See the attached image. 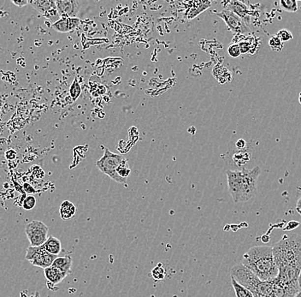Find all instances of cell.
Returning <instances> with one entry per match:
<instances>
[{
	"mask_svg": "<svg viewBox=\"0 0 301 297\" xmlns=\"http://www.w3.org/2000/svg\"><path fill=\"white\" fill-rule=\"evenodd\" d=\"M273 256L278 267L279 284L300 290L299 277L301 271V235L288 234L273 245Z\"/></svg>",
	"mask_w": 301,
	"mask_h": 297,
	"instance_id": "6da1fadb",
	"label": "cell"
},
{
	"mask_svg": "<svg viewBox=\"0 0 301 297\" xmlns=\"http://www.w3.org/2000/svg\"><path fill=\"white\" fill-rule=\"evenodd\" d=\"M230 273L241 285L252 292L254 297H295L300 290L286 287L277 281L260 280L241 263L234 265Z\"/></svg>",
	"mask_w": 301,
	"mask_h": 297,
	"instance_id": "7a4b0ae2",
	"label": "cell"
},
{
	"mask_svg": "<svg viewBox=\"0 0 301 297\" xmlns=\"http://www.w3.org/2000/svg\"><path fill=\"white\" fill-rule=\"evenodd\" d=\"M228 188L236 203L246 202L257 195V183L261 174L259 166L251 170H227Z\"/></svg>",
	"mask_w": 301,
	"mask_h": 297,
	"instance_id": "3957f363",
	"label": "cell"
},
{
	"mask_svg": "<svg viewBox=\"0 0 301 297\" xmlns=\"http://www.w3.org/2000/svg\"><path fill=\"white\" fill-rule=\"evenodd\" d=\"M241 264L262 281H273L278 276L272 247L255 246L243 255Z\"/></svg>",
	"mask_w": 301,
	"mask_h": 297,
	"instance_id": "277c9868",
	"label": "cell"
},
{
	"mask_svg": "<svg viewBox=\"0 0 301 297\" xmlns=\"http://www.w3.org/2000/svg\"><path fill=\"white\" fill-rule=\"evenodd\" d=\"M126 160L123 156L120 154H114L108 148H105V153L103 157L96 162V166L101 170L103 173L110 176L112 180L117 183L125 184L127 180L121 178L117 173L118 167Z\"/></svg>",
	"mask_w": 301,
	"mask_h": 297,
	"instance_id": "5b68a950",
	"label": "cell"
},
{
	"mask_svg": "<svg viewBox=\"0 0 301 297\" xmlns=\"http://www.w3.org/2000/svg\"><path fill=\"white\" fill-rule=\"evenodd\" d=\"M48 226L39 220H33L25 227V233L31 247L42 246L48 238Z\"/></svg>",
	"mask_w": 301,
	"mask_h": 297,
	"instance_id": "8992f818",
	"label": "cell"
},
{
	"mask_svg": "<svg viewBox=\"0 0 301 297\" xmlns=\"http://www.w3.org/2000/svg\"><path fill=\"white\" fill-rule=\"evenodd\" d=\"M58 258L57 255H51L45 251L42 246L40 247H31L27 249L26 259L28 262L34 266L38 267L47 268L52 266L54 261Z\"/></svg>",
	"mask_w": 301,
	"mask_h": 297,
	"instance_id": "52a82bcc",
	"label": "cell"
},
{
	"mask_svg": "<svg viewBox=\"0 0 301 297\" xmlns=\"http://www.w3.org/2000/svg\"><path fill=\"white\" fill-rule=\"evenodd\" d=\"M216 15L224 21L229 30H231L233 33H235L236 35L251 33L248 25L241 17L233 13L232 11L223 10L221 12H216Z\"/></svg>",
	"mask_w": 301,
	"mask_h": 297,
	"instance_id": "ba28073f",
	"label": "cell"
},
{
	"mask_svg": "<svg viewBox=\"0 0 301 297\" xmlns=\"http://www.w3.org/2000/svg\"><path fill=\"white\" fill-rule=\"evenodd\" d=\"M35 10L41 14L43 17L49 20L52 23H56L60 19L59 11L57 9L56 3L54 0H32L29 1Z\"/></svg>",
	"mask_w": 301,
	"mask_h": 297,
	"instance_id": "9c48e42d",
	"label": "cell"
},
{
	"mask_svg": "<svg viewBox=\"0 0 301 297\" xmlns=\"http://www.w3.org/2000/svg\"><path fill=\"white\" fill-rule=\"evenodd\" d=\"M57 9L60 17H77L82 3L78 0H56Z\"/></svg>",
	"mask_w": 301,
	"mask_h": 297,
	"instance_id": "30bf717a",
	"label": "cell"
},
{
	"mask_svg": "<svg viewBox=\"0 0 301 297\" xmlns=\"http://www.w3.org/2000/svg\"><path fill=\"white\" fill-rule=\"evenodd\" d=\"M81 23V20L78 17L69 18V17H60L56 23H53L52 28L59 33H69L78 28Z\"/></svg>",
	"mask_w": 301,
	"mask_h": 297,
	"instance_id": "8fae6325",
	"label": "cell"
},
{
	"mask_svg": "<svg viewBox=\"0 0 301 297\" xmlns=\"http://www.w3.org/2000/svg\"><path fill=\"white\" fill-rule=\"evenodd\" d=\"M227 10L232 11L233 13L236 14V16L241 17L249 26L250 23V13H249L248 7L245 5L244 2L241 1H230L228 3V9Z\"/></svg>",
	"mask_w": 301,
	"mask_h": 297,
	"instance_id": "7c38bea8",
	"label": "cell"
},
{
	"mask_svg": "<svg viewBox=\"0 0 301 297\" xmlns=\"http://www.w3.org/2000/svg\"><path fill=\"white\" fill-rule=\"evenodd\" d=\"M44 273H45L46 280L54 285L60 284L67 277V275L64 274L63 272L53 265L50 267L45 268Z\"/></svg>",
	"mask_w": 301,
	"mask_h": 297,
	"instance_id": "4fadbf2b",
	"label": "cell"
},
{
	"mask_svg": "<svg viewBox=\"0 0 301 297\" xmlns=\"http://www.w3.org/2000/svg\"><path fill=\"white\" fill-rule=\"evenodd\" d=\"M42 248L45 251L49 253L51 255L58 256L62 250V243L59 239L51 235L42 245Z\"/></svg>",
	"mask_w": 301,
	"mask_h": 297,
	"instance_id": "5bb4252c",
	"label": "cell"
},
{
	"mask_svg": "<svg viewBox=\"0 0 301 297\" xmlns=\"http://www.w3.org/2000/svg\"><path fill=\"white\" fill-rule=\"evenodd\" d=\"M53 266L58 268L59 270L68 276L71 272L72 259L69 255L58 257L53 262Z\"/></svg>",
	"mask_w": 301,
	"mask_h": 297,
	"instance_id": "9a60e30c",
	"label": "cell"
},
{
	"mask_svg": "<svg viewBox=\"0 0 301 297\" xmlns=\"http://www.w3.org/2000/svg\"><path fill=\"white\" fill-rule=\"evenodd\" d=\"M76 212V207L72 202L69 200H65L61 204L59 213L62 220H69L72 219Z\"/></svg>",
	"mask_w": 301,
	"mask_h": 297,
	"instance_id": "2e32d148",
	"label": "cell"
},
{
	"mask_svg": "<svg viewBox=\"0 0 301 297\" xmlns=\"http://www.w3.org/2000/svg\"><path fill=\"white\" fill-rule=\"evenodd\" d=\"M231 284L234 288L236 297H254L251 291L242 285H241L235 278H233L232 276H231Z\"/></svg>",
	"mask_w": 301,
	"mask_h": 297,
	"instance_id": "e0dca14e",
	"label": "cell"
},
{
	"mask_svg": "<svg viewBox=\"0 0 301 297\" xmlns=\"http://www.w3.org/2000/svg\"><path fill=\"white\" fill-rule=\"evenodd\" d=\"M279 3L282 10L290 13L296 12L299 9L298 2L296 0H281Z\"/></svg>",
	"mask_w": 301,
	"mask_h": 297,
	"instance_id": "ac0fdd59",
	"label": "cell"
},
{
	"mask_svg": "<svg viewBox=\"0 0 301 297\" xmlns=\"http://www.w3.org/2000/svg\"><path fill=\"white\" fill-rule=\"evenodd\" d=\"M151 277L153 278L154 280L162 281L164 280L166 276V270L164 267V265L158 263L155 267L150 271Z\"/></svg>",
	"mask_w": 301,
	"mask_h": 297,
	"instance_id": "d6986e66",
	"label": "cell"
},
{
	"mask_svg": "<svg viewBox=\"0 0 301 297\" xmlns=\"http://www.w3.org/2000/svg\"><path fill=\"white\" fill-rule=\"evenodd\" d=\"M69 94H70V97L74 101H75L82 94V88H81V85H80L77 78L74 79L72 84L69 88Z\"/></svg>",
	"mask_w": 301,
	"mask_h": 297,
	"instance_id": "ffe728a7",
	"label": "cell"
},
{
	"mask_svg": "<svg viewBox=\"0 0 301 297\" xmlns=\"http://www.w3.org/2000/svg\"><path fill=\"white\" fill-rule=\"evenodd\" d=\"M250 158H251V155L247 152H241V153L235 154L234 157H233V160L237 165L242 166L248 162Z\"/></svg>",
	"mask_w": 301,
	"mask_h": 297,
	"instance_id": "44dd1931",
	"label": "cell"
},
{
	"mask_svg": "<svg viewBox=\"0 0 301 297\" xmlns=\"http://www.w3.org/2000/svg\"><path fill=\"white\" fill-rule=\"evenodd\" d=\"M117 173H118V176L121 177V178L127 180V177L131 173V170H130V168L128 167V160H125L118 167V169H117Z\"/></svg>",
	"mask_w": 301,
	"mask_h": 297,
	"instance_id": "7402d4cb",
	"label": "cell"
},
{
	"mask_svg": "<svg viewBox=\"0 0 301 297\" xmlns=\"http://www.w3.org/2000/svg\"><path fill=\"white\" fill-rule=\"evenodd\" d=\"M283 45L284 43L282 42L276 35L272 36L269 40V46L274 52H281L283 48Z\"/></svg>",
	"mask_w": 301,
	"mask_h": 297,
	"instance_id": "603a6c76",
	"label": "cell"
},
{
	"mask_svg": "<svg viewBox=\"0 0 301 297\" xmlns=\"http://www.w3.org/2000/svg\"><path fill=\"white\" fill-rule=\"evenodd\" d=\"M275 35L278 37L279 39L282 40V42H288L289 40H291L294 38V36L292 34L291 32L288 30H281L278 31V33Z\"/></svg>",
	"mask_w": 301,
	"mask_h": 297,
	"instance_id": "cb8c5ba5",
	"label": "cell"
},
{
	"mask_svg": "<svg viewBox=\"0 0 301 297\" xmlns=\"http://www.w3.org/2000/svg\"><path fill=\"white\" fill-rule=\"evenodd\" d=\"M36 206V199L34 196H28L26 199L23 200V207L25 210H32Z\"/></svg>",
	"mask_w": 301,
	"mask_h": 297,
	"instance_id": "d4e9b609",
	"label": "cell"
},
{
	"mask_svg": "<svg viewBox=\"0 0 301 297\" xmlns=\"http://www.w3.org/2000/svg\"><path fill=\"white\" fill-rule=\"evenodd\" d=\"M228 53L232 58H239L240 56L241 55L239 45L237 43H234L232 45H230L228 48Z\"/></svg>",
	"mask_w": 301,
	"mask_h": 297,
	"instance_id": "484cf974",
	"label": "cell"
},
{
	"mask_svg": "<svg viewBox=\"0 0 301 297\" xmlns=\"http://www.w3.org/2000/svg\"><path fill=\"white\" fill-rule=\"evenodd\" d=\"M239 45L240 50H241V54H246L251 51V44L247 41V40H243L241 42L238 43Z\"/></svg>",
	"mask_w": 301,
	"mask_h": 297,
	"instance_id": "4316f807",
	"label": "cell"
},
{
	"mask_svg": "<svg viewBox=\"0 0 301 297\" xmlns=\"http://www.w3.org/2000/svg\"><path fill=\"white\" fill-rule=\"evenodd\" d=\"M300 225H301V224H300V222H298V221H295V220L289 221V222L287 224V226H285L283 230H284L285 231H292L293 230L298 228Z\"/></svg>",
	"mask_w": 301,
	"mask_h": 297,
	"instance_id": "83f0119b",
	"label": "cell"
},
{
	"mask_svg": "<svg viewBox=\"0 0 301 297\" xmlns=\"http://www.w3.org/2000/svg\"><path fill=\"white\" fill-rule=\"evenodd\" d=\"M4 156H5V159L8 160H16V158H17V152L13 150V149H9V150H6V152H5Z\"/></svg>",
	"mask_w": 301,
	"mask_h": 297,
	"instance_id": "f1b7e54d",
	"label": "cell"
},
{
	"mask_svg": "<svg viewBox=\"0 0 301 297\" xmlns=\"http://www.w3.org/2000/svg\"><path fill=\"white\" fill-rule=\"evenodd\" d=\"M10 2L18 7L25 6V5H27V4L29 3V1H28V0H19V1H17V0H11Z\"/></svg>",
	"mask_w": 301,
	"mask_h": 297,
	"instance_id": "f546056e",
	"label": "cell"
},
{
	"mask_svg": "<svg viewBox=\"0 0 301 297\" xmlns=\"http://www.w3.org/2000/svg\"><path fill=\"white\" fill-rule=\"evenodd\" d=\"M236 147L239 148V149H243V148L246 146V142H245V140H243V139H239V140L236 141Z\"/></svg>",
	"mask_w": 301,
	"mask_h": 297,
	"instance_id": "4dcf8cb0",
	"label": "cell"
},
{
	"mask_svg": "<svg viewBox=\"0 0 301 297\" xmlns=\"http://www.w3.org/2000/svg\"><path fill=\"white\" fill-rule=\"evenodd\" d=\"M296 211H301V197L298 199V201L296 203Z\"/></svg>",
	"mask_w": 301,
	"mask_h": 297,
	"instance_id": "1f68e13d",
	"label": "cell"
},
{
	"mask_svg": "<svg viewBox=\"0 0 301 297\" xmlns=\"http://www.w3.org/2000/svg\"><path fill=\"white\" fill-rule=\"evenodd\" d=\"M299 286H300V289H301V273H300V277H299Z\"/></svg>",
	"mask_w": 301,
	"mask_h": 297,
	"instance_id": "d6a6232c",
	"label": "cell"
},
{
	"mask_svg": "<svg viewBox=\"0 0 301 297\" xmlns=\"http://www.w3.org/2000/svg\"><path fill=\"white\" fill-rule=\"evenodd\" d=\"M295 297H301V291H299L298 293L295 295Z\"/></svg>",
	"mask_w": 301,
	"mask_h": 297,
	"instance_id": "836d02e7",
	"label": "cell"
},
{
	"mask_svg": "<svg viewBox=\"0 0 301 297\" xmlns=\"http://www.w3.org/2000/svg\"><path fill=\"white\" fill-rule=\"evenodd\" d=\"M299 102H300V104L301 105V93L299 95Z\"/></svg>",
	"mask_w": 301,
	"mask_h": 297,
	"instance_id": "e575fe53",
	"label": "cell"
},
{
	"mask_svg": "<svg viewBox=\"0 0 301 297\" xmlns=\"http://www.w3.org/2000/svg\"><path fill=\"white\" fill-rule=\"evenodd\" d=\"M299 214L301 216V211H298Z\"/></svg>",
	"mask_w": 301,
	"mask_h": 297,
	"instance_id": "d590c367",
	"label": "cell"
}]
</instances>
